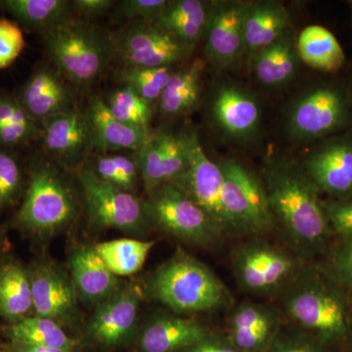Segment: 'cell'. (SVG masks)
Returning <instances> with one entry per match:
<instances>
[{"label":"cell","mask_w":352,"mask_h":352,"mask_svg":"<svg viewBox=\"0 0 352 352\" xmlns=\"http://www.w3.org/2000/svg\"><path fill=\"white\" fill-rule=\"evenodd\" d=\"M263 182L275 227L288 249L303 263L327 254L333 232L320 193L300 166L272 160Z\"/></svg>","instance_id":"cell-1"},{"label":"cell","mask_w":352,"mask_h":352,"mask_svg":"<svg viewBox=\"0 0 352 352\" xmlns=\"http://www.w3.org/2000/svg\"><path fill=\"white\" fill-rule=\"evenodd\" d=\"M277 296L285 318L325 346L352 342V296L325 263H303Z\"/></svg>","instance_id":"cell-2"},{"label":"cell","mask_w":352,"mask_h":352,"mask_svg":"<svg viewBox=\"0 0 352 352\" xmlns=\"http://www.w3.org/2000/svg\"><path fill=\"white\" fill-rule=\"evenodd\" d=\"M142 289L148 298L182 316L217 311L234 302L214 271L180 248L153 271Z\"/></svg>","instance_id":"cell-3"},{"label":"cell","mask_w":352,"mask_h":352,"mask_svg":"<svg viewBox=\"0 0 352 352\" xmlns=\"http://www.w3.org/2000/svg\"><path fill=\"white\" fill-rule=\"evenodd\" d=\"M80 208L78 190L68 176L56 164L38 160L30 168L27 191L15 224L36 239H50L76 223Z\"/></svg>","instance_id":"cell-4"},{"label":"cell","mask_w":352,"mask_h":352,"mask_svg":"<svg viewBox=\"0 0 352 352\" xmlns=\"http://www.w3.org/2000/svg\"><path fill=\"white\" fill-rule=\"evenodd\" d=\"M41 34L55 68L78 87L94 85L113 58L112 34L85 21L73 18Z\"/></svg>","instance_id":"cell-5"},{"label":"cell","mask_w":352,"mask_h":352,"mask_svg":"<svg viewBox=\"0 0 352 352\" xmlns=\"http://www.w3.org/2000/svg\"><path fill=\"white\" fill-rule=\"evenodd\" d=\"M144 205L152 230L161 231L185 244L210 247L226 237L177 183L157 187L147 194Z\"/></svg>","instance_id":"cell-6"},{"label":"cell","mask_w":352,"mask_h":352,"mask_svg":"<svg viewBox=\"0 0 352 352\" xmlns=\"http://www.w3.org/2000/svg\"><path fill=\"white\" fill-rule=\"evenodd\" d=\"M76 173L92 228L115 229L132 238L148 239L152 228L146 215L144 200L104 182L95 175L89 164H85Z\"/></svg>","instance_id":"cell-7"},{"label":"cell","mask_w":352,"mask_h":352,"mask_svg":"<svg viewBox=\"0 0 352 352\" xmlns=\"http://www.w3.org/2000/svg\"><path fill=\"white\" fill-rule=\"evenodd\" d=\"M305 263L291 250L261 237H250L234 247L231 266L236 282L245 293L279 295Z\"/></svg>","instance_id":"cell-8"},{"label":"cell","mask_w":352,"mask_h":352,"mask_svg":"<svg viewBox=\"0 0 352 352\" xmlns=\"http://www.w3.org/2000/svg\"><path fill=\"white\" fill-rule=\"evenodd\" d=\"M352 122V92L344 85L325 83L300 95L288 113L289 138L316 142L339 133Z\"/></svg>","instance_id":"cell-9"},{"label":"cell","mask_w":352,"mask_h":352,"mask_svg":"<svg viewBox=\"0 0 352 352\" xmlns=\"http://www.w3.org/2000/svg\"><path fill=\"white\" fill-rule=\"evenodd\" d=\"M142 287L124 282L112 296L94 307L89 319L78 335L83 351L116 352L132 346L138 336Z\"/></svg>","instance_id":"cell-10"},{"label":"cell","mask_w":352,"mask_h":352,"mask_svg":"<svg viewBox=\"0 0 352 352\" xmlns=\"http://www.w3.org/2000/svg\"><path fill=\"white\" fill-rule=\"evenodd\" d=\"M219 164L223 178L222 201L238 237H263L276 230L263 180L235 160Z\"/></svg>","instance_id":"cell-11"},{"label":"cell","mask_w":352,"mask_h":352,"mask_svg":"<svg viewBox=\"0 0 352 352\" xmlns=\"http://www.w3.org/2000/svg\"><path fill=\"white\" fill-rule=\"evenodd\" d=\"M28 270L31 278L34 315L52 319L65 330L78 332V335L85 321L67 268L54 259L43 256L36 259Z\"/></svg>","instance_id":"cell-12"},{"label":"cell","mask_w":352,"mask_h":352,"mask_svg":"<svg viewBox=\"0 0 352 352\" xmlns=\"http://www.w3.org/2000/svg\"><path fill=\"white\" fill-rule=\"evenodd\" d=\"M113 58L124 69L173 67L187 59L193 48L177 41L154 23L132 21L112 34Z\"/></svg>","instance_id":"cell-13"},{"label":"cell","mask_w":352,"mask_h":352,"mask_svg":"<svg viewBox=\"0 0 352 352\" xmlns=\"http://www.w3.org/2000/svg\"><path fill=\"white\" fill-rule=\"evenodd\" d=\"M318 142L300 168L319 193L331 200L352 198V133L335 134Z\"/></svg>","instance_id":"cell-14"},{"label":"cell","mask_w":352,"mask_h":352,"mask_svg":"<svg viewBox=\"0 0 352 352\" xmlns=\"http://www.w3.org/2000/svg\"><path fill=\"white\" fill-rule=\"evenodd\" d=\"M189 138L188 168L175 183L207 212L226 237H238L222 201L223 178L219 164L204 151L196 131H189Z\"/></svg>","instance_id":"cell-15"},{"label":"cell","mask_w":352,"mask_h":352,"mask_svg":"<svg viewBox=\"0 0 352 352\" xmlns=\"http://www.w3.org/2000/svg\"><path fill=\"white\" fill-rule=\"evenodd\" d=\"M146 194L166 183L179 179L189 166V131L151 132L134 153Z\"/></svg>","instance_id":"cell-16"},{"label":"cell","mask_w":352,"mask_h":352,"mask_svg":"<svg viewBox=\"0 0 352 352\" xmlns=\"http://www.w3.org/2000/svg\"><path fill=\"white\" fill-rule=\"evenodd\" d=\"M41 138L45 151L69 170H80L94 150L87 113L76 107L45 120Z\"/></svg>","instance_id":"cell-17"},{"label":"cell","mask_w":352,"mask_h":352,"mask_svg":"<svg viewBox=\"0 0 352 352\" xmlns=\"http://www.w3.org/2000/svg\"><path fill=\"white\" fill-rule=\"evenodd\" d=\"M281 308L271 303L243 300L226 321L227 339L243 352H264L284 326Z\"/></svg>","instance_id":"cell-18"},{"label":"cell","mask_w":352,"mask_h":352,"mask_svg":"<svg viewBox=\"0 0 352 352\" xmlns=\"http://www.w3.org/2000/svg\"><path fill=\"white\" fill-rule=\"evenodd\" d=\"M66 268L80 303L87 307H96L124 284L109 270L95 245L87 243H75L69 248Z\"/></svg>","instance_id":"cell-19"},{"label":"cell","mask_w":352,"mask_h":352,"mask_svg":"<svg viewBox=\"0 0 352 352\" xmlns=\"http://www.w3.org/2000/svg\"><path fill=\"white\" fill-rule=\"evenodd\" d=\"M212 330L198 319L173 312H155L139 327L134 352H177L195 344Z\"/></svg>","instance_id":"cell-20"},{"label":"cell","mask_w":352,"mask_h":352,"mask_svg":"<svg viewBox=\"0 0 352 352\" xmlns=\"http://www.w3.org/2000/svg\"><path fill=\"white\" fill-rule=\"evenodd\" d=\"M249 3L212 2L206 31L205 52L219 67H229L245 51L244 24Z\"/></svg>","instance_id":"cell-21"},{"label":"cell","mask_w":352,"mask_h":352,"mask_svg":"<svg viewBox=\"0 0 352 352\" xmlns=\"http://www.w3.org/2000/svg\"><path fill=\"white\" fill-rule=\"evenodd\" d=\"M16 97L41 126L50 118L76 107L73 92L63 76L46 65L32 72Z\"/></svg>","instance_id":"cell-22"},{"label":"cell","mask_w":352,"mask_h":352,"mask_svg":"<svg viewBox=\"0 0 352 352\" xmlns=\"http://www.w3.org/2000/svg\"><path fill=\"white\" fill-rule=\"evenodd\" d=\"M210 115L215 126L226 135L244 139L258 131L261 109L250 92L236 85H224L215 92Z\"/></svg>","instance_id":"cell-23"},{"label":"cell","mask_w":352,"mask_h":352,"mask_svg":"<svg viewBox=\"0 0 352 352\" xmlns=\"http://www.w3.org/2000/svg\"><path fill=\"white\" fill-rule=\"evenodd\" d=\"M85 113L91 131L94 149L103 154L117 151L138 152L151 133V131L126 126L116 119L100 97L91 99Z\"/></svg>","instance_id":"cell-24"},{"label":"cell","mask_w":352,"mask_h":352,"mask_svg":"<svg viewBox=\"0 0 352 352\" xmlns=\"http://www.w3.org/2000/svg\"><path fill=\"white\" fill-rule=\"evenodd\" d=\"M212 2L203 0H168L154 24L180 43L194 48L205 36Z\"/></svg>","instance_id":"cell-25"},{"label":"cell","mask_w":352,"mask_h":352,"mask_svg":"<svg viewBox=\"0 0 352 352\" xmlns=\"http://www.w3.org/2000/svg\"><path fill=\"white\" fill-rule=\"evenodd\" d=\"M34 315L29 270L16 259L0 264V317L7 323H17Z\"/></svg>","instance_id":"cell-26"},{"label":"cell","mask_w":352,"mask_h":352,"mask_svg":"<svg viewBox=\"0 0 352 352\" xmlns=\"http://www.w3.org/2000/svg\"><path fill=\"white\" fill-rule=\"evenodd\" d=\"M289 16L281 3L252 2L248 6L244 24L245 51L252 55L274 43L288 31Z\"/></svg>","instance_id":"cell-27"},{"label":"cell","mask_w":352,"mask_h":352,"mask_svg":"<svg viewBox=\"0 0 352 352\" xmlns=\"http://www.w3.org/2000/svg\"><path fill=\"white\" fill-rule=\"evenodd\" d=\"M298 59L296 39L288 30L274 43L252 55L254 75L266 87H280L295 76Z\"/></svg>","instance_id":"cell-28"},{"label":"cell","mask_w":352,"mask_h":352,"mask_svg":"<svg viewBox=\"0 0 352 352\" xmlns=\"http://www.w3.org/2000/svg\"><path fill=\"white\" fill-rule=\"evenodd\" d=\"M204 68V62L197 59L184 68L175 71L157 102L162 115L180 118L195 110L201 98Z\"/></svg>","instance_id":"cell-29"},{"label":"cell","mask_w":352,"mask_h":352,"mask_svg":"<svg viewBox=\"0 0 352 352\" xmlns=\"http://www.w3.org/2000/svg\"><path fill=\"white\" fill-rule=\"evenodd\" d=\"M6 336L9 344L83 351L76 336L69 335L67 330L52 319L36 315H32L17 323L8 324Z\"/></svg>","instance_id":"cell-30"},{"label":"cell","mask_w":352,"mask_h":352,"mask_svg":"<svg viewBox=\"0 0 352 352\" xmlns=\"http://www.w3.org/2000/svg\"><path fill=\"white\" fill-rule=\"evenodd\" d=\"M296 50L303 63L326 73H335L346 63V55L339 41L322 25L305 27L296 38Z\"/></svg>","instance_id":"cell-31"},{"label":"cell","mask_w":352,"mask_h":352,"mask_svg":"<svg viewBox=\"0 0 352 352\" xmlns=\"http://www.w3.org/2000/svg\"><path fill=\"white\" fill-rule=\"evenodd\" d=\"M0 9L39 32L74 18L73 6L68 0H0Z\"/></svg>","instance_id":"cell-32"},{"label":"cell","mask_w":352,"mask_h":352,"mask_svg":"<svg viewBox=\"0 0 352 352\" xmlns=\"http://www.w3.org/2000/svg\"><path fill=\"white\" fill-rule=\"evenodd\" d=\"M156 241L120 238L94 245L99 256L116 276L129 277L142 270Z\"/></svg>","instance_id":"cell-33"},{"label":"cell","mask_w":352,"mask_h":352,"mask_svg":"<svg viewBox=\"0 0 352 352\" xmlns=\"http://www.w3.org/2000/svg\"><path fill=\"white\" fill-rule=\"evenodd\" d=\"M41 136V124L23 108L17 97L0 94V148L28 144Z\"/></svg>","instance_id":"cell-34"},{"label":"cell","mask_w":352,"mask_h":352,"mask_svg":"<svg viewBox=\"0 0 352 352\" xmlns=\"http://www.w3.org/2000/svg\"><path fill=\"white\" fill-rule=\"evenodd\" d=\"M95 175L127 193L135 194L141 182L135 155H98L90 166Z\"/></svg>","instance_id":"cell-35"},{"label":"cell","mask_w":352,"mask_h":352,"mask_svg":"<svg viewBox=\"0 0 352 352\" xmlns=\"http://www.w3.org/2000/svg\"><path fill=\"white\" fill-rule=\"evenodd\" d=\"M116 119L134 129L150 131L153 104L146 101L132 88L122 85L104 99Z\"/></svg>","instance_id":"cell-36"},{"label":"cell","mask_w":352,"mask_h":352,"mask_svg":"<svg viewBox=\"0 0 352 352\" xmlns=\"http://www.w3.org/2000/svg\"><path fill=\"white\" fill-rule=\"evenodd\" d=\"M173 73V67L124 69L120 73V78L124 85L132 88L146 101L154 104L159 100Z\"/></svg>","instance_id":"cell-37"},{"label":"cell","mask_w":352,"mask_h":352,"mask_svg":"<svg viewBox=\"0 0 352 352\" xmlns=\"http://www.w3.org/2000/svg\"><path fill=\"white\" fill-rule=\"evenodd\" d=\"M264 352H331V349L302 329L293 324L291 326L284 324Z\"/></svg>","instance_id":"cell-38"},{"label":"cell","mask_w":352,"mask_h":352,"mask_svg":"<svg viewBox=\"0 0 352 352\" xmlns=\"http://www.w3.org/2000/svg\"><path fill=\"white\" fill-rule=\"evenodd\" d=\"M22 185L23 173L19 161L6 148H0V210L16 200Z\"/></svg>","instance_id":"cell-39"},{"label":"cell","mask_w":352,"mask_h":352,"mask_svg":"<svg viewBox=\"0 0 352 352\" xmlns=\"http://www.w3.org/2000/svg\"><path fill=\"white\" fill-rule=\"evenodd\" d=\"M323 207L333 235L352 240V198L323 201Z\"/></svg>","instance_id":"cell-40"},{"label":"cell","mask_w":352,"mask_h":352,"mask_svg":"<svg viewBox=\"0 0 352 352\" xmlns=\"http://www.w3.org/2000/svg\"><path fill=\"white\" fill-rule=\"evenodd\" d=\"M24 47V34L19 25L12 21L0 19V69L10 66Z\"/></svg>","instance_id":"cell-41"},{"label":"cell","mask_w":352,"mask_h":352,"mask_svg":"<svg viewBox=\"0 0 352 352\" xmlns=\"http://www.w3.org/2000/svg\"><path fill=\"white\" fill-rule=\"evenodd\" d=\"M168 0H122L118 4L117 15L124 19L154 22L166 8Z\"/></svg>","instance_id":"cell-42"},{"label":"cell","mask_w":352,"mask_h":352,"mask_svg":"<svg viewBox=\"0 0 352 352\" xmlns=\"http://www.w3.org/2000/svg\"><path fill=\"white\" fill-rule=\"evenodd\" d=\"M325 264L333 277L352 296V240H340Z\"/></svg>","instance_id":"cell-43"},{"label":"cell","mask_w":352,"mask_h":352,"mask_svg":"<svg viewBox=\"0 0 352 352\" xmlns=\"http://www.w3.org/2000/svg\"><path fill=\"white\" fill-rule=\"evenodd\" d=\"M177 352H243L234 346L223 333L212 331L195 344Z\"/></svg>","instance_id":"cell-44"},{"label":"cell","mask_w":352,"mask_h":352,"mask_svg":"<svg viewBox=\"0 0 352 352\" xmlns=\"http://www.w3.org/2000/svg\"><path fill=\"white\" fill-rule=\"evenodd\" d=\"M116 2L113 0H74L72 1L74 14L85 19H91V18L103 15Z\"/></svg>","instance_id":"cell-45"},{"label":"cell","mask_w":352,"mask_h":352,"mask_svg":"<svg viewBox=\"0 0 352 352\" xmlns=\"http://www.w3.org/2000/svg\"><path fill=\"white\" fill-rule=\"evenodd\" d=\"M9 347L14 352H78L68 351V349H53V347L25 346V344H8Z\"/></svg>","instance_id":"cell-46"},{"label":"cell","mask_w":352,"mask_h":352,"mask_svg":"<svg viewBox=\"0 0 352 352\" xmlns=\"http://www.w3.org/2000/svg\"><path fill=\"white\" fill-rule=\"evenodd\" d=\"M0 352H14L12 349L9 347L8 344L4 347H0Z\"/></svg>","instance_id":"cell-47"}]
</instances>
